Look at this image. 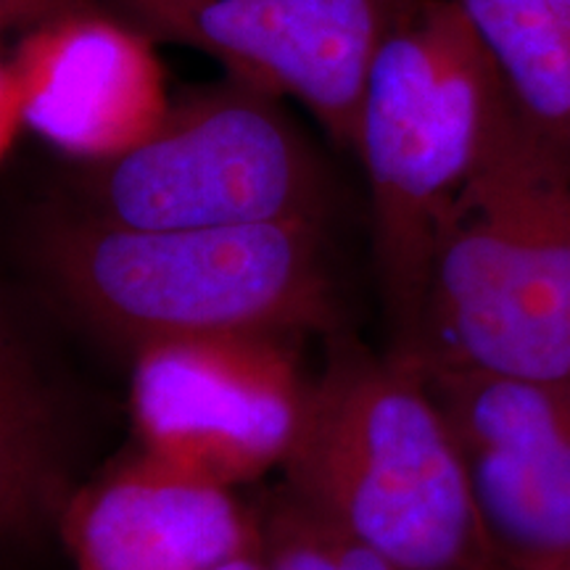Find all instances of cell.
Here are the masks:
<instances>
[{"label": "cell", "mask_w": 570, "mask_h": 570, "mask_svg": "<svg viewBox=\"0 0 570 570\" xmlns=\"http://www.w3.org/2000/svg\"><path fill=\"white\" fill-rule=\"evenodd\" d=\"M515 106L520 122L570 164V0H454Z\"/></svg>", "instance_id": "12"}, {"label": "cell", "mask_w": 570, "mask_h": 570, "mask_svg": "<svg viewBox=\"0 0 570 570\" xmlns=\"http://www.w3.org/2000/svg\"><path fill=\"white\" fill-rule=\"evenodd\" d=\"M214 570H269L265 554H262V544L256 547L252 552H244L238 554V558L223 562V566H217Z\"/></svg>", "instance_id": "15"}, {"label": "cell", "mask_w": 570, "mask_h": 570, "mask_svg": "<svg viewBox=\"0 0 570 570\" xmlns=\"http://www.w3.org/2000/svg\"><path fill=\"white\" fill-rule=\"evenodd\" d=\"M104 9V0H0L3 32H32L53 21Z\"/></svg>", "instance_id": "14"}, {"label": "cell", "mask_w": 570, "mask_h": 570, "mask_svg": "<svg viewBox=\"0 0 570 570\" xmlns=\"http://www.w3.org/2000/svg\"><path fill=\"white\" fill-rule=\"evenodd\" d=\"M417 367L458 444L499 568L570 570V377Z\"/></svg>", "instance_id": "8"}, {"label": "cell", "mask_w": 570, "mask_h": 570, "mask_svg": "<svg viewBox=\"0 0 570 570\" xmlns=\"http://www.w3.org/2000/svg\"><path fill=\"white\" fill-rule=\"evenodd\" d=\"M67 433L51 383L6 323L0 346V520L24 541L61 520L69 499Z\"/></svg>", "instance_id": "11"}, {"label": "cell", "mask_w": 570, "mask_h": 570, "mask_svg": "<svg viewBox=\"0 0 570 570\" xmlns=\"http://www.w3.org/2000/svg\"><path fill=\"white\" fill-rule=\"evenodd\" d=\"M423 367L570 377V164L512 125L433 233L415 336Z\"/></svg>", "instance_id": "3"}, {"label": "cell", "mask_w": 570, "mask_h": 570, "mask_svg": "<svg viewBox=\"0 0 570 570\" xmlns=\"http://www.w3.org/2000/svg\"><path fill=\"white\" fill-rule=\"evenodd\" d=\"M281 468L298 502L396 566L502 570L444 412L404 354L333 333Z\"/></svg>", "instance_id": "1"}, {"label": "cell", "mask_w": 570, "mask_h": 570, "mask_svg": "<svg viewBox=\"0 0 570 570\" xmlns=\"http://www.w3.org/2000/svg\"><path fill=\"white\" fill-rule=\"evenodd\" d=\"M75 209L146 230L323 223L327 183L277 98L227 77L169 104L132 148L85 164Z\"/></svg>", "instance_id": "5"}, {"label": "cell", "mask_w": 570, "mask_h": 570, "mask_svg": "<svg viewBox=\"0 0 570 570\" xmlns=\"http://www.w3.org/2000/svg\"><path fill=\"white\" fill-rule=\"evenodd\" d=\"M35 256L77 315L132 352L169 338H294L336 325L315 219L146 230L69 209L42 219Z\"/></svg>", "instance_id": "2"}, {"label": "cell", "mask_w": 570, "mask_h": 570, "mask_svg": "<svg viewBox=\"0 0 570 570\" xmlns=\"http://www.w3.org/2000/svg\"><path fill=\"white\" fill-rule=\"evenodd\" d=\"M151 42L104 9L27 32L3 67V146L27 127L88 164L148 138L169 111Z\"/></svg>", "instance_id": "9"}, {"label": "cell", "mask_w": 570, "mask_h": 570, "mask_svg": "<svg viewBox=\"0 0 570 570\" xmlns=\"http://www.w3.org/2000/svg\"><path fill=\"white\" fill-rule=\"evenodd\" d=\"M146 38L194 48L227 77L291 96L352 148L375 53L407 0H104Z\"/></svg>", "instance_id": "7"}, {"label": "cell", "mask_w": 570, "mask_h": 570, "mask_svg": "<svg viewBox=\"0 0 570 570\" xmlns=\"http://www.w3.org/2000/svg\"><path fill=\"white\" fill-rule=\"evenodd\" d=\"M288 344L219 333L140 346L130 391L140 446L225 487L281 468L309 389Z\"/></svg>", "instance_id": "6"}, {"label": "cell", "mask_w": 570, "mask_h": 570, "mask_svg": "<svg viewBox=\"0 0 570 570\" xmlns=\"http://www.w3.org/2000/svg\"><path fill=\"white\" fill-rule=\"evenodd\" d=\"M518 117L494 59L454 0H407L377 48L354 151L399 348L415 336L439 217Z\"/></svg>", "instance_id": "4"}, {"label": "cell", "mask_w": 570, "mask_h": 570, "mask_svg": "<svg viewBox=\"0 0 570 570\" xmlns=\"http://www.w3.org/2000/svg\"><path fill=\"white\" fill-rule=\"evenodd\" d=\"M256 518L269 570H407L327 523L288 489Z\"/></svg>", "instance_id": "13"}, {"label": "cell", "mask_w": 570, "mask_h": 570, "mask_svg": "<svg viewBox=\"0 0 570 570\" xmlns=\"http://www.w3.org/2000/svg\"><path fill=\"white\" fill-rule=\"evenodd\" d=\"M59 525L75 570H214L262 544L233 487L146 449L75 491Z\"/></svg>", "instance_id": "10"}]
</instances>
